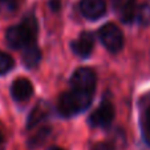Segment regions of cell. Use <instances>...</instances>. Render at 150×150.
Instances as JSON below:
<instances>
[{
	"instance_id": "obj_1",
	"label": "cell",
	"mask_w": 150,
	"mask_h": 150,
	"mask_svg": "<svg viewBox=\"0 0 150 150\" xmlns=\"http://www.w3.org/2000/svg\"><path fill=\"white\" fill-rule=\"evenodd\" d=\"M37 33V21L35 16H27L23 23L11 27L7 31V41L13 48H23L31 44Z\"/></svg>"
},
{
	"instance_id": "obj_2",
	"label": "cell",
	"mask_w": 150,
	"mask_h": 150,
	"mask_svg": "<svg viewBox=\"0 0 150 150\" xmlns=\"http://www.w3.org/2000/svg\"><path fill=\"white\" fill-rule=\"evenodd\" d=\"M93 94L82 93V92L71 91L64 93L59 100V112L64 117H71L79 112L88 108L92 102Z\"/></svg>"
},
{
	"instance_id": "obj_3",
	"label": "cell",
	"mask_w": 150,
	"mask_h": 150,
	"mask_svg": "<svg viewBox=\"0 0 150 150\" xmlns=\"http://www.w3.org/2000/svg\"><path fill=\"white\" fill-rule=\"evenodd\" d=\"M100 35V40L104 44V47L108 51L113 52H118L120 49L124 45V36H122V32L116 24L109 23L105 24L98 32Z\"/></svg>"
},
{
	"instance_id": "obj_4",
	"label": "cell",
	"mask_w": 150,
	"mask_h": 150,
	"mask_svg": "<svg viewBox=\"0 0 150 150\" xmlns=\"http://www.w3.org/2000/svg\"><path fill=\"white\" fill-rule=\"evenodd\" d=\"M96 74L92 69L89 68H80L72 76V86L73 91L82 92V93L93 94L94 89H96Z\"/></svg>"
},
{
	"instance_id": "obj_5",
	"label": "cell",
	"mask_w": 150,
	"mask_h": 150,
	"mask_svg": "<svg viewBox=\"0 0 150 150\" xmlns=\"http://www.w3.org/2000/svg\"><path fill=\"white\" fill-rule=\"evenodd\" d=\"M114 118V108L109 101H104L91 114L89 124L94 127H106L112 124Z\"/></svg>"
},
{
	"instance_id": "obj_6",
	"label": "cell",
	"mask_w": 150,
	"mask_h": 150,
	"mask_svg": "<svg viewBox=\"0 0 150 150\" xmlns=\"http://www.w3.org/2000/svg\"><path fill=\"white\" fill-rule=\"evenodd\" d=\"M80 11L86 19L96 20L105 13L106 3L105 0H81Z\"/></svg>"
},
{
	"instance_id": "obj_7",
	"label": "cell",
	"mask_w": 150,
	"mask_h": 150,
	"mask_svg": "<svg viewBox=\"0 0 150 150\" xmlns=\"http://www.w3.org/2000/svg\"><path fill=\"white\" fill-rule=\"evenodd\" d=\"M94 47V39L92 33L89 32H82L73 42H72V49L80 57H88L92 53Z\"/></svg>"
},
{
	"instance_id": "obj_8",
	"label": "cell",
	"mask_w": 150,
	"mask_h": 150,
	"mask_svg": "<svg viewBox=\"0 0 150 150\" xmlns=\"http://www.w3.org/2000/svg\"><path fill=\"white\" fill-rule=\"evenodd\" d=\"M11 93L16 101H25L33 93V86L27 79H17L12 82Z\"/></svg>"
},
{
	"instance_id": "obj_9",
	"label": "cell",
	"mask_w": 150,
	"mask_h": 150,
	"mask_svg": "<svg viewBox=\"0 0 150 150\" xmlns=\"http://www.w3.org/2000/svg\"><path fill=\"white\" fill-rule=\"evenodd\" d=\"M21 59H23V62L25 64L27 68H29V69L36 68L39 65L40 60H41V52L37 48L36 44L31 42L27 47H24V52H23Z\"/></svg>"
},
{
	"instance_id": "obj_10",
	"label": "cell",
	"mask_w": 150,
	"mask_h": 150,
	"mask_svg": "<svg viewBox=\"0 0 150 150\" xmlns=\"http://www.w3.org/2000/svg\"><path fill=\"white\" fill-rule=\"evenodd\" d=\"M48 112H49V106L47 104L40 102L39 105H36V106H35V109L31 112V114H29V117H28V124H27L28 129L36 126V125L39 124L41 120L45 118L47 114H48Z\"/></svg>"
},
{
	"instance_id": "obj_11",
	"label": "cell",
	"mask_w": 150,
	"mask_h": 150,
	"mask_svg": "<svg viewBox=\"0 0 150 150\" xmlns=\"http://www.w3.org/2000/svg\"><path fill=\"white\" fill-rule=\"evenodd\" d=\"M134 3H127L125 6L120 7V17L124 23H130L132 20L134 19Z\"/></svg>"
},
{
	"instance_id": "obj_12",
	"label": "cell",
	"mask_w": 150,
	"mask_h": 150,
	"mask_svg": "<svg viewBox=\"0 0 150 150\" xmlns=\"http://www.w3.org/2000/svg\"><path fill=\"white\" fill-rule=\"evenodd\" d=\"M138 23L144 27L150 25V4H142L137 12Z\"/></svg>"
},
{
	"instance_id": "obj_13",
	"label": "cell",
	"mask_w": 150,
	"mask_h": 150,
	"mask_svg": "<svg viewBox=\"0 0 150 150\" xmlns=\"http://www.w3.org/2000/svg\"><path fill=\"white\" fill-rule=\"evenodd\" d=\"M13 59L6 52H0V74H4L13 68Z\"/></svg>"
},
{
	"instance_id": "obj_14",
	"label": "cell",
	"mask_w": 150,
	"mask_h": 150,
	"mask_svg": "<svg viewBox=\"0 0 150 150\" xmlns=\"http://www.w3.org/2000/svg\"><path fill=\"white\" fill-rule=\"evenodd\" d=\"M19 7V0H0V11L15 12Z\"/></svg>"
},
{
	"instance_id": "obj_15",
	"label": "cell",
	"mask_w": 150,
	"mask_h": 150,
	"mask_svg": "<svg viewBox=\"0 0 150 150\" xmlns=\"http://www.w3.org/2000/svg\"><path fill=\"white\" fill-rule=\"evenodd\" d=\"M144 130H145V136H146V139L150 144V109H147L146 114H145L144 118Z\"/></svg>"
},
{
	"instance_id": "obj_16",
	"label": "cell",
	"mask_w": 150,
	"mask_h": 150,
	"mask_svg": "<svg viewBox=\"0 0 150 150\" xmlns=\"http://www.w3.org/2000/svg\"><path fill=\"white\" fill-rule=\"evenodd\" d=\"M93 150H112L110 145H108L106 142H100V144L94 145Z\"/></svg>"
},
{
	"instance_id": "obj_17",
	"label": "cell",
	"mask_w": 150,
	"mask_h": 150,
	"mask_svg": "<svg viewBox=\"0 0 150 150\" xmlns=\"http://www.w3.org/2000/svg\"><path fill=\"white\" fill-rule=\"evenodd\" d=\"M51 7L53 11H59L60 9V0H51Z\"/></svg>"
},
{
	"instance_id": "obj_18",
	"label": "cell",
	"mask_w": 150,
	"mask_h": 150,
	"mask_svg": "<svg viewBox=\"0 0 150 150\" xmlns=\"http://www.w3.org/2000/svg\"><path fill=\"white\" fill-rule=\"evenodd\" d=\"M51 150H64V149H61V147H52Z\"/></svg>"
},
{
	"instance_id": "obj_19",
	"label": "cell",
	"mask_w": 150,
	"mask_h": 150,
	"mask_svg": "<svg viewBox=\"0 0 150 150\" xmlns=\"http://www.w3.org/2000/svg\"><path fill=\"white\" fill-rule=\"evenodd\" d=\"M0 142H1V133H0Z\"/></svg>"
}]
</instances>
